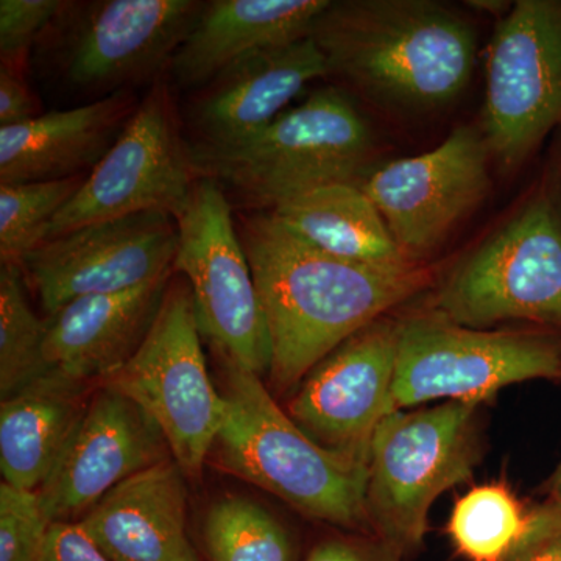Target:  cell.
<instances>
[{
	"instance_id": "5b68a950",
	"label": "cell",
	"mask_w": 561,
	"mask_h": 561,
	"mask_svg": "<svg viewBox=\"0 0 561 561\" xmlns=\"http://www.w3.org/2000/svg\"><path fill=\"white\" fill-rule=\"evenodd\" d=\"M476 402L391 412L373 435L365 512L373 537L402 557L423 546L443 491L472 478L482 457Z\"/></svg>"
},
{
	"instance_id": "ba28073f",
	"label": "cell",
	"mask_w": 561,
	"mask_h": 561,
	"mask_svg": "<svg viewBox=\"0 0 561 561\" xmlns=\"http://www.w3.org/2000/svg\"><path fill=\"white\" fill-rule=\"evenodd\" d=\"M106 386L149 413L187 479L201 478L227 416L214 387L187 280L171 279L157 319L131 359Z\"/></svg>"
},
{
	"instance_id": "8fae6325",
	"label": "cell",
	"mask_w": 561,
	"mask_h": 561,
	"mask_svg": "<svg viewBox=\"0 0 561 561\" xmlns=\"http://www.w3.org/2000/svg\"><path fill=\"white\" fill-rule=\"evenodd\" d=\"M561 128V0H519L486 55L485 136L504 168Z\"/></svg>"
},
{
	"instance_id": "83f0119b",
	"label": "cell",
	"mask_w": 561,
	"mask_h": 561,
	"mask_svg": "<svg viewBox=\"0 0 561 561\" xmlns=\"http://www.w3.org/2000/svg\"><path fill=\"white\" fill-rule=\"evenodd\" d=\"M50 526L38 491L0 483V561H36Z\"/></svg>"
},
{
	"instance_id": "44dd1931",
	"label": "cell",
	"mask_w": 561,
	"mask_h": 561,
	"mask_svg": "<svg viewBox=\"0 0 561 561\" xmlns=\"http://www.w3.org/2000/svg\"><path fill=\"white\" fill-rule=\"evenodd\" d=\"M328 0H213L171 62L173 79L202 90L225 69L256 51L309 38Z\"/></svg>"
},
{
	"instance_id": "30bf717a",
	"label": "cell",
	"mask_w": 561,
	"mask_h": 561,
	"mask_svg": "<svg viewBox=\"0 0 561 561\" xmlns=\"http://www.w3.org/2000/svg\"><path fill=\"white\" fill-rule=\"evenodd\" d=\"M197 0L66 2L49 28V60L72 90L108 98L158 81L203 9Z\"/></svg>"
},
{
	"instance_id": "836d02e7",
	"label": "cell",
	"mask_w": 561,
	"mask_h": 561,
	"mask_svg": "<svg viewBox=\"0 0 561 561\" xmlns=\"http://www.w3.org/2000/svg\"><path fill=\"white\" fill-rule=\"evenodd\" d=\"M549 504L556 505L561 508V461L553 472L551 481L548 483Z\"/></svg>"
},
{
	"instance_id": "4fadbf2b",
	"label": "cell",
	"mask_w": 561,
	"mask_h": 561,
	"mask_svg": "<svg viewBox=\"0 0 561 561\" xmlns=\"http://www.w3.org/2000/svg\"><path fill=\"white\" fill-rule=\"evenodd\" d=\"M179 228L171 214H133L41 242L22 257L25 278L49 317L91 295L117 294L172 275Z\"/></svg>"
},
{
	"instance_id": "4316f807",
	"label": "cell",
	"mask_w": 561,
	"mask_h": 561,
	"mask_svg": "<svg viewBox=\"0 0 561 561\" xmlns=\"http://www.w3.org/2000/svg\"><path fill=\"white\" fill-rule=\"evenodd\" d=\"M87 175L35 183H0L2 264H20L28 251L46 241L55 216L79 192Z\"/></svg>"
},
{
	"instance_id": "ffe728a7",
	"label": "cell",
	"mask_w": 561,
	"mask_h": 561,
	"mask_svg": "<svg viewBox=\"0 0 561 561\" xmlns=\"http://www.w3.org/2000/svg\"><path fill=\"white\" fill-rule=\"evenodd\" d=\"M136 108L135 98L124 91L0 128V183L87 175L119 139Z\"/></svg>"
},
{
	"instance_id": "9c48e42d",
	"label": "cell",
	"mask_w": 561,
	"mask_h": 561,
	"mask_svg": "<svg viewBox=\"0 0 561 561\" xmlns=\"http://www.w3.org/2000/svg\"><path fill=\"white\" fill-rule=\"evenodd\" d=\"M173 219L179 228L173 272L190 284L202 335L227 364L268 376L271 334L224 187L195 180Z\"/></svg>"
},
{
	"instance_id": "f546056e",
	"label": "cell",
	"mask_w": 561,
	"mask_h": 561,
	"mask_svg": "<svg viewBox=\"0 0 561 561\" xmlns=\"http://www.w3.org/2000/svg\"><path fill=\"white\" fill-rule=\"evenodd\" d=\"M501 561H561V508L549 502L531 508L523 534Z\"/></svg>"
},
{
	"instance_id": "2e32d148",
	"label": "cell",
	"mask_w": 561,
	"mask_h": 561,
	"mask_svg": "<svg viewBox=\"0 0 561 561\" xmlns=\"http://www.w3.org/2000/svg\"><path fill=\"white\" fill-rule=\"evenodd\" d=\"M173 459L149 413L99 383L38 494L51 523H79L131 476Z\"/></svg>"
},
{
	"instance_id": "f1b7e54d",
	"label": "cell",
	"mask_w": 561,
	"mask_h": 561,
	"mask_svg": "<svg viewBox=\"0 0 561 561\" xmlns=\"http://www.w3.org/2000/svg\"><path fill=\"white\" fill-rule=\"evenodd\" d=\"M61 0H2L0 57L2 65L22 68L27 51L65 9Z\"/></svg>"
},
{
	"instance_id": "7a4b0ae2",
	"label": "cell",
	"mask_w": 561,
	"mask_h": 561,
	"mask_svg": "<svg viewBox=\"0 0 561 561\" xmlns=\"http://www.w3.org/2000/svg\"><path fill=\"white\" fill-rule=\"evenodd\" d=\"M309 36L330 76L379 101L413 108L451 102L474 69L471 25L424 0L330 2Z\"/></svg>"
},
{
	"instance_id": "d6986e66",
	"label": "cell",
	"mask_w": 561,
	"mask_h": 561,
	"mask_svg": "<svg viewBox=\"0 0 561 561\" xmlns=\"http://www.w3.org/2000/svg\"><path fill=\"white\" fill-rule=\"evenodd\" d=\"M187 476L173 459L131 476L80 519L111 561H201L187 531Z\"/></svg>"
},
{
	"instance_id": "4dcf8cb0",
	"label": "cell",
	"mask_w": 561,
	"mask_h": 561,
	"mask_svg": "<svg viewBox=\"0 0 561 561\" xmlns=\"http://www.w3.org/2000/svg\"><path fill=\"white\" fill-rule=\"evenodd\" d=\"M404 557L379 538L330 537L317 542L305 561H402Z\"/></svg>"
},
{
	"instance_id": "3957f363",
	"label": "cell",
	"mask_w": 561,
	"mask_h": 561,
	"mask_svg": "<svg viewBox=\"0 0 561 561\" xmlns=\"http://www.w3.org/2000/svg\"><path fill=\"white\" fill-rule=\"evenodd\" d=\"M224 397L227 416L214 445L221 468L316 522L370 530L367 463L317 445L245 368L227 364Z\"/></svg>"
},
{
	"instance_id": "cb8c5ba5",
	"label": "cell",
	"mask_w": 561,
	"mask_h": 561,
	"mask_svg": "<svg viewBox=\"0 0 561 561\" xmlns=\"http://www.w3.org/2000/svg\"><path fill=\"white\" fill-rule=\"evenodd\" d=\"M202 541L209 561H300L290 530L249 497L214 502L203 522Z\"/></svg>"
},
{
	"instance_id": "7402d4cb",
	"label": "cell",
	"mask_w": 561,
	"mask_h": 561,
	"mask_svg": "<svg viewBox=\"0 0 561 561\" xmlns=\"http://www.w3.org/2000/svg\"><path fill=\"white\" fill-rule=\"evenodd\" d=\"M90 387L47 371L0 402L3 482L38 491L90 401Z\"/></svg>"
},
{
	"instance_id": "8992f818",
	"label": "cell",
	"mask_w": 561,
	"mask_h": 561,
	"mask_svg": "<svg viewBox=\"0 0 561 561\" xmlns=\"http://www.w3.org/2000/svg\"><path fill=\"white\" fill-rule=\"evenodd\" d=\"M435 312L461 327L529 321L561 334V176H548L443 284Z\"/></svg>"
},
{
	"instance_id": "1f68e13d",
	"label": "cell",
	"mask_w": 561,
	"mask_h": 561,
	"mask_svg": "<svg viewBox=\"0 0 561 561\" xmlns=\"http://www.w3.org/2000/svg\"><path fill=\"white\" fill-rule=\"evenodd\" d=\"M36 561H111L80 523H51Z\"/></svg>"
},
{
	"instance_id": "5bb4252c",
	"label": "cell",
	"mask_w": 561,
	"mask_h": 561,
	"mask_svg": "<svg viewBox=\"0 0 561 561\" xmlns=\"http://www.w3.org/2000/svg\"><path fill=\"white\" fill-rule=\"evenodd\" d=\"M490 154L483 133L459 127L437 149L391 161L357 186L381 213L405 257L421 262L482 201Z\"/></svg>"
},
{
	"instance_id": "6da1fadb",
	"label": "cell",
	"mask_w": 561,
	"mask_h": 561,
	"mask_svg": "<svg viewBox=\"0 0 561 561\" xmlns=\"http://www.w3.org/2000/svg\"><path fill=\"white\" fill-rule=\"evenodd\" d=\"M239 236L267 321L268 381L289 393L346 339L430 286L420 264L375 267L331 256L287 230L271 210L239 217Z\"/></svg>"
},
{
	"instance_id": "e575fe53",
	"label": "cell",
	"mask_w": 561,
	"mask_h": 561,
	"mask_svg": "<svg viewBox=\"0 0 561 561\" xmlns=\"http://www.w3.org/2000/svg\"><path fill=\"white\" fill-rule=\"evenodd\" d=\"M471 9H478L481 11H489V13L500 14L502 11L511 10L505 2H486V0H479V2H470Z\"/></svg>"
},
{
	"instance_id": "603a6c76",
	"label": "cell",
	"mask_w": 561,
	"mask_h": 561,
	"mask_svg": "<svg viewBox=\"0 0 561 561\" xmlns=\"http://www.w3.org/2000/svg\"><path fill=\"white\" fill-rule=\"evenodd\" d=\"M295 236L331 256L375 267L420 264L405 257L381 213L354 183L327 184L271 210Z\"/></svg>"
},
{
	"instance_id": "52a82bcc",
	"label": "cell",
	"mask_w": 561,
	"mask_h": 561,
	"mask_svg": "<svg viewBox=\"0 0 561 561\" xmlns=\"http://www.w3.org/2000/svg\"><path fill=\"white\" fill-rule=\"evenodd\" d=\"M530 379L561 381V334L474 330L435 311L400 321L393 412L434 400L481 404Z\"/></svg>"
},
{
	"instance_id": "484cf974",
	"label": "cell",
	"mask_w": 561,
	"mask_h": 561,
	"mask_svg": "<svg viewBox=\"0 0 561 561\" xmlns=\"http://www.w3.org/2000/svg\"><path fill=\"white\" fill-rule=\"evenodd\" d=\"M46 320L27 300L20 264L0 268V398L5 400L44 373Z\"/></svg>"
},
{
	"instance_id": "9a60e30c",
	"label": "cell",
	"mask_w": 561,
	"mask_h": 561,
	"mask_svg": "<svg viewBox=\"0 0 561 561\" xmlns=\"http://www.w3.org/2000/svg\"><path fill=\"white\" fill-rule=\"evenodd\" d=\"M400 321H373L320 360L287 405L317 445L368 465L373 435L391 411Z\"/></svg>"
},
{
	"instance_id": "d4e9b609",
	"label": "cell",
	"mask_w": 561,
	"mask_h": 561,
	"mask_svg": "<svg viewBox=\"0 0 561 561\" xmlns=\"http://www.w3.org/2000/svg\"><path fill=\"white\" fill-rule=\"evenodd\" d=\"M529 512L505 483L474 486L454 505L448 534L470 561H501L523 534Z\"/></svg>"
},
{
	"instance_id": "e0dca14e",
	"label": "cell",
	"mask_w": 561,
	"mask_h": 561,
	"mask_svg": "<svg viewBox=\"0 0 561 561\" xmlns=\"http://www.w3.org/2000/svg\"><path fill=\"white\" fill-rule=\"evenodd\" d=\"M327 76V60L311 36L242 58L202 88L191 108V146L225 149L253 138L306 84Z\"/></svg>"
},
{
	"instance_id": "ac0fdd59",
	"label": "cell",
	"mask_w": 561,
	"mask_h": 561,
	"mask_svg": "<svg viewBox=\"0 0 561 561\" xmlns=\"http://www.w3.org/2000/svg\"><path fill=\"white\" fill-rule=\"evenodd\" d=\"M172 275L117 294L91 295L46 317L47 371L72 381L105 382L149 334Z\"/></svg>"
},
{
	"instance_id": "d6a6232c",
	"label": "cell",
	"mask_w": 561,
	"mask_h": 561,
	"mask_svg": "<svg viewBox=\"0 0 561 561\" xmlns=\"http://www.w3.org/2000/svg\"><path fill=\"white\" fill-rule=\"evenodd\" d=\"M38 117V103L22 77V68L2 65L0 69V128L24 124Z\"/></svg>"
},
{
	"instance_id": "277c9868",
	"label": "cell",
	"mask_w": 561,
	"mask_h": 561,
	"mask_svg": "<svg viewBox=\"0 0 561 561\" xmlns=\"http://www.w3.org/2000/svg\"><path fill=\"white\" fill-rule=\"evenodd\" d=\"M371 149L370 128L353 102L337 88H321L253 138L225 149L190 146V153L195 179L272 210L316 187L359 183Z\"/></svg>"
},
{
	"instance_id": "d590c367",
	"label": "cell",
	"mask_w": 561,
	"mask_h": 561,
	"mask_svg": "<svg viewBox=\"0 0 561 561\" xmlns=\"http://www.w3.org/2000/svg\"><path fill=\"white\" fill-rule=\"evenodd\" d=\"M560 131H561V128H560Z\"/></svg>"
},
{
	"instance_id": "7c38bea8",
	"label": "cell",
	"mask_w": 561,
	"mask_h": 561,
	"mask_svg": "<svg viewBox=\"0 0 561 561\" xmlns=\"http://www.w3.org/2000/svg\"><path fill=\"white\" fill-rule=\"evenodd\" d=\"M195 180L190 146L181 138L171 91L160 79L116 144L55 216L46 241L133 214L158 210L175 216L190 197Z\"/></svg>"
}]
</instances>
